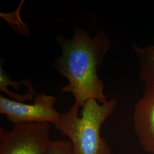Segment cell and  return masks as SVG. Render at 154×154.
<instances>
[{"label":"cell","mask_w":154,"mask_h":154,"mask_svg":"<svg viewBox=\"0 0 154 154\" xmlns=\"http://www.w3.org/2000/svg\"><path fill=\"white\" fill-rule=\"evenodd\" d=\"M57 40L62 55L53 66L69 81L61 92L72 94L74 103L79 107L90 99L100 103L107 102L104 82L98 77V69L110 49L108 35L98 30L93 38L84 29L74 28L71 39L59 35Z\"/></svg>","instance_id":"cell-1"},{"label":"cell","mask_w":154,"mask_h":154,"mask_svg":"<svg viewBox=\"0 0 154 154\" xmlns=\"http://www.w3.org/2000/svg\"><path fill=\"white\" fill-rule=\"evenodd\" d=\"M117 98L105 103L90 99L83 105L81 116L79 107L74 103L70 110L61 114L54 125L69 139L74 154H111L108 144L100 135V128L115 111Z\"/></svg>","instance_id":"cell-2"},{"label":"cell","mask_w":154,"mask_h":154,"mask_svg":"<svg viewBox=\"0 0 154 154\" xmlns=\"http://www.w3.org/2000/svg\"><path fill=\"white\" fill-rule=\"evenodd\" d=\"M46 122L14 125L10 131L0 128V154H47L51 140Z\"/></svg>","instance_id":"cell-3"},{"label":"cell","mask_w":154,"mask_h":154,"mask_svg":"<svg viewBox=\"0 0 154 154\" xmlns=\"http://www.w3.org/2000/svg\"><path fill=\"white\" fill-rule=\"evenodd\" d=\"M32 104H26L0 95V114L13 124L46 122L54 125L61 114L54 108L56 99L44 94L37 95Z\"/></svg>","instance_id":"cell-4"},{"label":"cell","mask_w":154,"mask_h":154,"mask_svg":"<svg viewBox=\"0 0 154 154\" xmlns=\"http://www.w3.org/2000/svg\"><path fill=\"white\" fill-rule=\"evenodd\" d=\"M144 85L143 96L134 109V129L144 150L154 154V83Z\"/></svg>","instance_id":"cell-5"},{"label":"cell","mask_w":154,"mask_h":154,"mask_svg":"<svg viewBox=\"0 0 154 154\" xmlns=\"http://www.w3.org/2000/svg\"><path fill=\"white\" fill-rule=\"evenodd\" d=\"M139 65V78L144 85L154 83V44L145 46L132 45Z\"/></svg>","instance_id":"cell-6"},{"label":"cell","mask_w":154,"mask_h":154,"mask_svg":"<svg viewBox=\"0 0 154 154\" xmlns=\"http://www.w3.org/2000/svg\"><path fill=\"white\" fill-rule=\"evenodd\" d=\"M10 77L7 74L2 65L0 67V90L4 92L8 86H11L17 90H20L21 86H25L28 89V92L36 95L33 85L30 81L27 79H23L18 81H12L9 79Z\"/></svg>","instance_id":"cell-7"},{"label":"cell","mask_w":154,"mask_h":154,"mask_svg":"<svg viewBox=\"0 0 154 154\" xmlns=\"http://www.w3.org/2000/svg\"><path fill=\"white\" fill-rule=\"evenodd\" d=\"M47 154H74L69 140H51Z\"/></svg>","instance_id":"cell-8"}]
</instances>
